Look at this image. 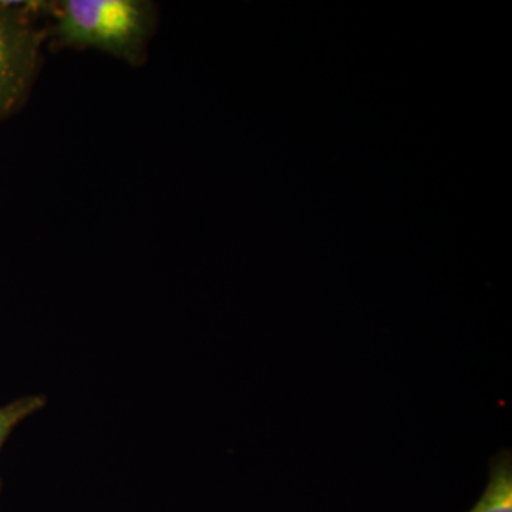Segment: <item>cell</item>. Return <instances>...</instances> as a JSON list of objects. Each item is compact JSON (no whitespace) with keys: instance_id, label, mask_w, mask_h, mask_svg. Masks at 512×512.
Instances as JSON below:
<instances>
[{"instance_id":"cell-2","label":"cell","mask_w":512,"mask_h":512,"mask_svg":"<svg viewBox=\"0 0 512 512\" xmlns=\"http://www.w3.org/2000/svg\"><path fill=\"white\" fill-rule=\"evenodd\" d=\"M49 2L0 0V119L19 109L28 99L39 72L42 45L49 28Z\"/></svg>"},{"instance_id":"cell-1","label":"cell","mask_w":512,"mask_h":512,"mask_svg":"<svg viewBox=\"0 0 512 512\" xmlns=\"http://www.w3.org/2000/svg\"><path fill=\"white\" fill-rule=\"evenodd\" d=\"M49 37L56 47L99 49L130 64L146 62L157 8L143 0H64L50 3Z\"/></svg>"},{"instance_id":"cell-4","label":"cell","mask_w":512,"mask_h":512,"mask_svg":"<svg viewBox=\"0 0 512 512\" xmlns=\"http://www.w3.org/2000/svg\"><path fill=\"white\" fill-rule=\"evenodd\" d=\"M45 406V397L28 396L20 397L15 402L0 407V451L16 427ZM0 490H2V480H0Z\"/></svg>"},{"instance_id":"cell-3","label":"cell","mask_w":512,"mask_h":512,"mask_svg":"<svg viewBox=\"0 0 512 512\" xmlns=\"http://www.w3.org/2000/svg\"><path fill=\"white\" fill-rule=\"evenodd\" d=\"M470 512H512V457L503 450L491 461L490 480Z\"/></svg>"}]
</instances>
